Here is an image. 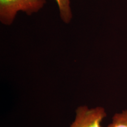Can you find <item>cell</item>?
I'll use <instances>...</instances> for the list:
<instances>
[{
  "label": "cell",
  "mask_w": 127,
  "mask_h": 127,
  "mask_svg": "<svg viewBox=\"0 0 127 127\" xmlns=\"http://www.w3.org/2000/svg\"><path fill=\"white\" fill-rule=\"evenodd\" d=\"M107 127H127V110L121 114H115L112 123Z\"/></svg>",
  "instance_id": "obj_4"
},
{
  "label": "cell",
  "mask_w": 127,
  "mask_h": 127,
  "mask_svg": "<svg viewBox=\"0 0 127 127\" xmlns=\"http://www.w3.org/2000/svg\"><path fill=\"white\" fill-rule=\"evenodd\" d=\"M45 2V0H0V21L9 25L18 11L31 15L42 8Z\"/></svg>",
  "instance_id": "obj_1"
},
{
  "label": "cell",
  "mask_w": 127,
  "mask_h": 127,
  "mask_svg": "<svg viewBox=\"0 0 127 127\" xmlns=\"http://www.w3.org/2000/svg\"><path fill=\"white\" fill-rule=\"evenodd\" d=\"M106 116L103 108L90 109L82 106L77 109L75 120L69 127H102L101 123Z\"/></svg>",
  "instance_id": "obj_2"
},
{
  "label": "cell",
  "mask_w": 127,
  "mask_h": 127,
  "mask_svg": "<svg viewBox=\"0 0 127 127\" xmlns=\"http://www.w3.org/2000/svg\"><path fill=\"white\" fill-rule=\"evenodd\" d=\"M58 4L60 17L65 23H69L72 15L70 7V0H55Z\"/></svg>",
  "instance_id": "obj_3"
}]
</instances>
